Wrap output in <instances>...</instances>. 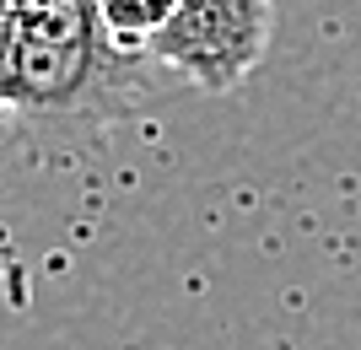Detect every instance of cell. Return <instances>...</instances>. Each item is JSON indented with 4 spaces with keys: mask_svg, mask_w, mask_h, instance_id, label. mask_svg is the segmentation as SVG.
<instances>
[{
    "mask_svg": "<svg viewBox=\"0 0 361 350\" xmlns=\"http://www.w3.org/2000/svg\"><path fill=\"white\" fill-rule=\"evenodd\" d=\"M178 81L151 49L124 44L97 0H16V87L11 108L38 130L119 124L146 113Z\"/></svg>",
    "mask_w": 361,
    "mask_h": 350,
    "instance_id": "obj_1",
    "label": "cell"
},
{
    "mask_svg": "<svg viewBox=\"0 0 361 350\" xmlns=\"http://www.w3.org/2000/svg\"><path fill=\"white\" fill-rule=\"evenodd\" d=\"M275 0H178V11L151 32V60L183 87L232 92L270 49Z\"/></svg>",
    "mask_w": 361,
    "mask_h": 350,
    "instance_id": "obj_2",
    "label": "cell"
},
{
    "mask_svg": "<svg viewBox=\"0 0 361 350\" xmlns=\"http://www.w3.org/2000/svg\"><path fill=\"white\" fill-rule=\"evenodd\" d=\"M97 11H103V22L119 32L124 44H140V49H146L151 32L178 11V0H97Z\"/></svg>",
    "mask_w": 361,
    "mask_h": 350,
    "instance_id": "obj_3",
    "label": "cell"
},
{
    "mask_svg": "<svg viewBox=\"0 0 361 350\" xmlns=\"http://www.w3.org/2000/svg\"><path fill=\"white\" fill-rule=\"evenodd\" d=\"M16 87V0H0V108H11Z\"/></svg>",
    "mask_w": 361,
    "mask_h": 350,
    "instance_id": "obj_4",
    "label": "cell"
}]
</instances>
